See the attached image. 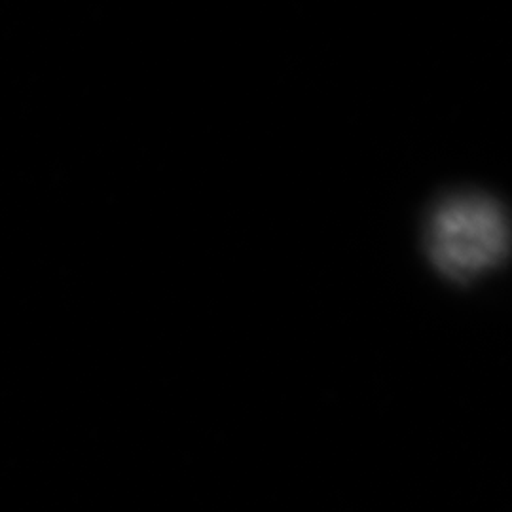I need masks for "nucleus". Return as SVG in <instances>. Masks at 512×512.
<instances>
[{"instance_id":"f257e3e1","label":"nucleus","mask_w":512,"mask_h":512,"mask_svg":"<svg viewBox=\"0 0 512 512\" xmlns=\"http://www.w3.org/2000/svg\"><path fill=\"white\" fill-rule=\"evenodd\" d=\"M423 251L440 277L469 287L511 258V215L480 190L448 192L425 215Z\"/></svg>"}]
</instances>
